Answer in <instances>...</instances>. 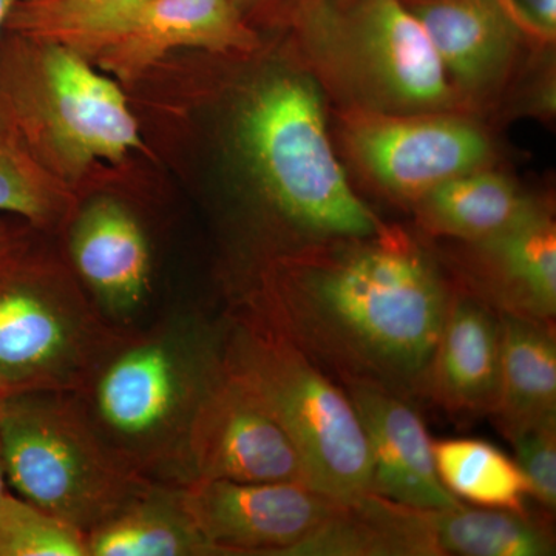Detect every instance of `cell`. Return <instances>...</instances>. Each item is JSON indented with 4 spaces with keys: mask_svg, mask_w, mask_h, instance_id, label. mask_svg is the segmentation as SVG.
Segmentation results:
<instances>
[{
    "mask_svg": "<svg viewBox=\"0 0 556 556\" xmlns=\"http://www.w3.org/2000/svg\"><path fill=\"white\" fill-rule=\"evenodd\" d=\"M515 460L529 484V495L548 511L556 507V417L515 431Z\"/></svg>",
    "mask_w": 556,
    "mask_h": 556,
    "instance_id": "cell-24",
    "label": "cell"
},
{
    "mask_svg": "<svg viewBox=\"0 0 556 556\" xmlns=\"http://www.w3.org/2000/svg\"><path fill=\"white\" fill-rule=\"evenodd\" d=\"M0 447L17 495L86 535L152 484L102 439L73 393L11 397L0 416Z\"/></svg>",
    "mask_w": 556,
    "mask_h": 556,
    "instance_id": "cell-4",
    "label": "cell"
},
{
    "mask_svg": "<svg viewBox=\"0 0 556 556\" xmlns=\"http://www.w3.org/2000/svg\"><path fill=\"white\" fill-rule=\"evenodd\" d=\"M70 252L76 273L105 317L126 320L144 303L152 269L149 241L119 201L98 199L80 211Z\"/></svg>",
    "mask_w": 556,
    "mask_h": 556,
    "instance_id": "cell-14",
    "label": "cell"
},
{
    "mask_svg": "<svg viewBox=\"0 0 556 556\" xmlns=\"http://www.w3.org/2000/svg\"><path fill=\"white\" fill-rule=\"evenodd\" d=\"M14 237L16 236H14L13 230L9 229V226L0 219V247L5 244L7 241L14 239Z\"/></svg>",
    "mask_w": 556,
    "mask_h": 556,
    "instance_id": "cell-30",
    "label": "cell"
},
{
    "mask_svg": "<svg viewBox=\"0 0 556 556\" xmlns=\"http://www.w3.org/2000/svg\"><path fill=\"white\" fill-rule=\"evenodd\" d=\"M179 493L214 555L289 556L342 506L302 482L189 478Z\"/></svg>",
    "mask_w": 556,
    "mask_h": 556,
    "instance_id": "cell-8",
    "label": "cell"
},
{
    "mask_svg": "<svg viewBox=\"0 0 556 556\" xmlns=\"http://www.w3.org/2000/svg\"><path fill=\"white\" fill-rule=\"evenodd\" d=\"M22 0H0V36H2L3 28H5L7 20L17 3Z\"/></svg>",
    "mask_w": 556,
    "mask_h": 556,
    "instance_id": "cell-27",
    "label": "cell"
},
{
    "mask_svg": "<svg viewBox=\"0 0 556 556\" xmlns=\"http://www.w3.org/2000/svg\"><path fill=\"white\" fill-rule=\"evenodd\" d=\"M0 556H89L86 533L21 496L0 500Z\"/></svg>",
    "mask_w": 556,
    "mask_h": 556,
    "instance_id": "cell-22",
    "label": "cell"
},
{
    "mask_svg": "<svg viewBox=\"0 0 556 556\" xmlns=\"http://www.w3.org/2000/svg\"><path fill=\"white\" fill-rule=\"evenodd\" d=\"M452 299L428 260L382 237L274 281L255 316L348 382L426 387Z\"/></svg>",
    "mask_w": 556,
    "mask_h": 556,
    "instance_id": "cell-1",
    "label": "cell"
},
{
    "mask_svg": "<svg viewBox=\"0 0 556 556\" xmlns=\"http://www.w3.org/2000/svg\"><path fill=\"white\" fill-rule=\"evenodd\" d=\"M225 338L195 321L124 334L76 397L102 439L142 475L170 460L186 470L190 422L222 372Z\"/></svg>",
    "mask_w": 556,
    "mask_h": 556,
    "instance_id": "cell-2",
    "label": "cell"
},
{
    "mask_svg": "<svg viewBox=\"0 0 556 556\" xmlns=\"http://www.w3.org/2000/svg\"><path fill=\"white\" fill-rule=\"evenodd\" d=\"M144 0H22L3 31L35 42L68 43L105 27Z\"/></svg>",
    "mask_w": 556,
    "mask_h": 556,
    "instance_id": "cell-21",
    "label": "cell"
},
{
    "mask_svg": "<svg viewBox=\"0 0 556 556\" xmlns=\"http://www.w3.org/2000/svg\"><path fill=\"white\" fill-rule=\"evenodd\" d=\"M346 393L367 438L371 493L417 508L460 504L439 478L422 417L402 394L364 382H348Z\"/></svg>",
    "mask_w": 556,
    "mask_h": 556,
    "instance_id": "cell-12",
    "label": "cell"
},
{
    "mask_svg": "<svg viewBox=\"0 0 556 556\" xmlns=\"http://www.w3.org/2000/svg\"><path fill=\"white\" fill-rule=\"evenodd\" d=\"M247 316L225 338V368L287 431L309 489L342 506L367 496V438L346 390L262 318Z\"/></svg>",
    "mask_w": 556,
    "mask_h": 556,
    "instance_id": "cell-3",
    "label": "cell"
},
{
    "mask_svg": "<svg viewBox=\"0 0 556 556\" xmlns=\"http://www.w3.org/2000/svg\"><path fill=\"white\" fill-rule=\"evenodd\" d=\"M351 144L383 188L420 199L448 179L478 170L490 153L477 127L438 116L364 119L351 129Z\"/></svg>",
    "mask_w": 556,
    "mask_h": 556,
    "instance_id": "cell-11",
    "label": "cell"
},
{
    "mask_svg": "<svg viewBox=\"0 0 556 556\" xmlns=\"http://www.w3.org/2000/svg\"><path fill=\"white\" fill-rule=\"evenodd\" d=\"M185 460L188 479L305 484L302 463L287 431L257 396L230 375L225 362L193 413Z\"/></svg>",
    "mask_w": 556,
    "mask_h": 556,
    "instance_id": "cell-9",
    "label": "cell"
},
{
    "mask_svg": "<svg viewBox=\"0 0 556 556\" xmlns=\"http://www.w3.org/2000/svg\"><path fill=\"white\" fill-rule=\"evenodd\" d=\"M24 393L20 388L11 386L5 379L0 378V416H2L3 408H5L7 402L16 394Z\"/></svg>",
    "mask_w": 556,
    "mask_h": 556,
    "instance_id": "cell-26",
    "label": "cell"
},
{
    "mask_svg": "<svg viewBox=\"0 0 556 556\" xmlns=\"http://www.w3.org/2000/svg\"><path fill=\"white\" fill-rule=\"evenodd\" d=\"M7 477H5V466H3V456H2V447H0V500L9 493L7 490Z\"/></svg>",
    "mask_w": 556,
    "mask_h": 556,
    "instance_id": "cell-28",
    "label": "cell"
},
{
    "mask_svg": "<svg viewBox=\"0 0 556 556\" xmlns=\"http://www.w3.org/2000/svg\"><path fill=\"white\" fill-rule=\"evenodd\" d=\"M0 212L49 225L60 215L61 201L40 177L38 164L17 138L0 123Z\"/></svg>",
    "mask_w": 556,
    "mask_h": 556,
    "instance_id": "cell-23",
    "label": "cell"
},
{
    "mask_svg": "<svg viewBox=\"0 0 556 556\" xmlns=\"http://www.w3.org/2000/svg\"><path fill=\"white\" fill-rule=\"evenodd\" d=\"M527 16L540 35L554 36L556 27V0H519Z\"/></svg>",
    "mask_w": 556,
    "mask_h": 556,
    "instance_id": "cell-25",
    "label": "cell"
},
{
    "mask_svg": "<svg viewBox=\"0 0 556 556\" xmlns=\"http://www.w3.org/2000/svg\"><path fill=\"white\" fill-rule=\"evenodd\" d=\"M500 391L493 415L507 438L556 417V339L551 321L500 314Z\"/></svg>",
    "mask_w": 556,
    "mask_h": 556,
    "instance_id": "cell-17",
    "label": "cell"
},
{
    "mask_svg": "<svg viewBox=\"0 0 556 556\" xmlns=\"http://www.w3.org/2000/svg\"><path fill=\"white\" fill-rule=\"evenodd\" d=\"M485 266V295L500 314L551 321L556 314V228L533 207L517 223L473 241Z\"/></svg>",
    "mask_w": 556,
    "mask_h": 556,
    "instance_id": "cell-16",
    "label": "cell"
},
{
    "mask_svg": "<svg viewBox=\"0 0 556 556\" xmlns=\"http://www.w3.org/2000/svg\"><path fill=\"white\" fill-rule=\"evenodd\" d=\"M240 141L278 217L317 239H369L380 225L348 182L313 84L266 80L241 112Z\"/></svg>",
    "mask_w": 556,
    "mask_h": 556,
    "instance_id": "cell-5",
    "label": "cell"
},
{
    "mask_svg": "<svg viewBox=\"0 0 556 556\" xmlns=\"http://www.w3.org/2000/svg\"><path fill=\"white\" fill-rule=\"evenodd\" d=\"M124 338L78 288L0 247V378L24 393H79Z\"/></svg>",
    "mask_w": 556,
    "mask_h": 556,
    "instance_id": "cell-7",
    "label": "cell"
},
{
    "mask_svg": "<svg viewBox=\"0 0 556 556\" xmlns=\"http://www.w3.org/2000/svg\"><path fill=\"white\" fill-rule=\"evenodd\" d=\"M0 123L24 148L42 146L64 170L118 163L142 141L116 80L61 43L0 36Z\"/></svg>",
    "mask_w": 556,
    "mask_h": 556,
    "instance_id": "cell-6",
    "label": "cell"
},
{
    "mask_svg": "<svg viewBox=\"0 0 556 556\" xmlns=\"http://www.w3.org/2000/svg\"><path fill=\"white\" fill-rule=\"evenodd\" d=\"M500 313L481 300L450 302L426 388L457 412H495L500 391Z\"/></svg>",
    "mask_w": 556,
    "mask_h": 556,
    "instance_id": "cell-15",
    "label": "cell"
},
{
    "mask_svg": "<svg viewBox=\"0 0 556 556\" xmlns=\"http://www.w3.org/2000/svg\"><path fill=\"white\" fill-rule=\"evenodd\" d=\"M89 556L214 555L182 506L179 486L150 484L86 535Z\"/></svg>",
    "mask_w": 556,
    "mask_h": 556,
    "instance_id": "cell-18",
    "label": "cell"
},
{
    "mask_svg": "<svg viewBox=\"0 0 556 556\" xmlns=\"http://www.w3.org/2000/svg\"><path fill=\"white\" fill-rule=\"evenodd\" d=\"M254 40L232 0H144L100 30L64 46L116 79L134 83L170 51L244 50Z\"/></svg>",
    "mask_w": 556,
    "mask_h": 556,
    "instance_id": "cell-10",
    "label": "cell"
},
{
    "mask_svg": "<svg viewBox=\"0 0 556 556\" xmlns=\"http://www.w3.org/2000/svg\"><path fill=\"white\" fill-rule=\"evenodd\" d=\"M442 67L466 89L501 78L526 28L536 31L519 0H407Z\"/></svg>",
    "mask_w": 556,
    "mask_h": 556,
    "instance_id": "cell-13",
    "label": "cell"
},
{
    "mask_svg": "<svg viewBox=\"0 0 556 556\" xmlns=\"http://www.w3.org/2000/svg\"><path fill=\"white\" fill-rule=\"evenodd\" d=\"M442 484L478 507L526 514L529 484L517 460L481 439L433 441Z\"/></svg>",
    "mask_w": 556,
    "mask_h": 556,
    "instance_id": "cell-20",
    "label": "cell"
},
{
    "mask_svg": "<svg viewBox=\"0 0 556 556\" xmlns=\"http://www.w3.org/2000/svg\"><path fill=\"white\" fill-rule=\"evenodd\" d=\"M237 7L241 10V13L244 14V11L254 9V7H258L260 3L265 2V0H232Z\"/></svg>",
    "mask_w": 556,
    "mask_h": 556,
    "instance_id": "cell-29",
    "label": "cell"
},
{
    "mask_svg": "<svg viewBox=\"0 0 556 556\" xmlns=\"http://www.w3.org/2000/svg\"><path fill=\"white\" fill-rule=\"evenodd\" d=\"M422 199L424 214L438 232L470 241L495 236L535 207L514 182L479 169L442 182Z\"/></svg>",
    "mask_w": 556,
    "mask_h": 556,
    "instance_id": "cell-19",
    "label": "cell"
}]
</instances>
